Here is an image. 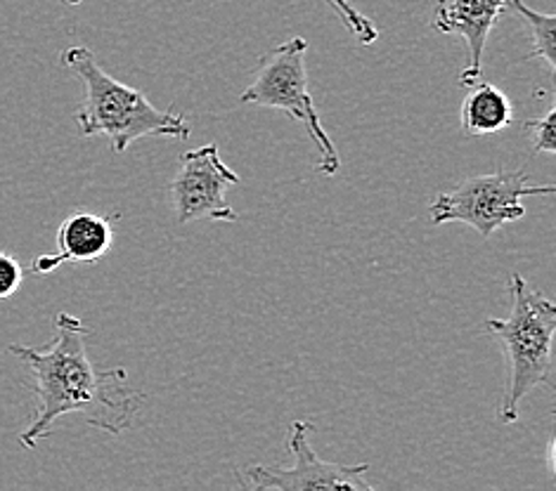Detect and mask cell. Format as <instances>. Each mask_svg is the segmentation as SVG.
I'll use <instances>...</instances> for the list:
<instances>
[{"label": "cell", "instance_id": "6da1fadb", "mask_svg": "<svg viewBox=\"0 0 556 491\" xmlns=\"http://www.w3.org/2000/svg\"><path fill=\"white\" fill-rule=\"evenodd\" d=\"M88 336L90 328L78 316L60 312L50 348L8 345V352L29 366L38 397L34 421L20 435L22 447L34 449L67 414H81L88 426L108 435H122L136 421L144 395L128 383L126 369H102L90 360Z\"/></svg>", "mask_w": 556, "mask_h": 491}, {"label": "cell", "instance_id": "7a4b0ae2", "mask_svg": "<svg viewBox=\"0 0 556 491\" xmlns=\"http://www.w3.org/2000/svg\"><path fill=\"white\" fill-rule=\"evenodd\" d=\"M60 62L86 88L84 104L74 114L84 138H108L114 154H124L140 138H190V124L180 114L156 109L144 92L116 81L86 46L62 50Z\"/></svg>", "mask_w": 556, "mask_h": 491}, {"label": "cell", "instance_id": "3957f363", "mask_svg": "<svg viewBox=\"0 0 556 491\" xmlns=\"http://www.w3.org/2000/svg\"><path fill=\"white\" fill-rule=\"evenodd\" d=\"M511 312L507 320H488L485 331L505 352L509 376L497 418L509 426L521 418V402L528 392L549 385L554 376L556 305L542 290L528 288L521 274L507 282Z\"/></svg>", "mask_w": 556, "mask_h": 491}, {"label": "cell", "instance_id": "277c9868", "mask_svg": "<svg viewBox=\"0 0 556 491\" xmlns=\"http://www.w3.org/2000/svg\"><path fill=\"white\" fill-rule=\"evenodd\" d=\"M306 52L308 41L301 36L289 38L287 43L266 52L256 66L254 78H251V83L240 95V102L256 104V107L280 109L289 118L303 124L311 140L315 142L317 152H320L317 172L332 178L341 168V158L332 138H329V132L320 121V114L315 109V102L308 88Z\"/></svg>", "mask_w": 556, "mask_h": 491}, {"label": "cell", "instance_id": "5b68a950", "mask_svg": "<svg viewBox=\"0 0 556 491\" xmlns=\"http://www.w3.org/2000/svg\"><path fill=\"white\" fill-rule=\"evenodd\" d=\"M540 194H554V184H533L523 170H500L473 176L455 190L441 192L433 198L429 214L433 224L465 222L488 238L505 224L521 220L526 216L523 198Z\"/></svg>", "mask_w": 556, "mask_h": 491}, {"label": "cell", "instance_id": "8992f818", "mask_svg": "<svg viewBox=\"0 0 556 491\" xmlns=\"http://www.w3.org/2000/svg\"><path fill=\"white\" fill-rule=\"evenodd\" d=\"M313 432L311 421H294L289 426L287 449L294 456V466H251L237 470L235 477L240 487L256 491H306V489H346V491H372L365 480L367 466H343V463L323 461L315 454L308 435Z\"/></svg>", "mask_w": 556, "mask_h": 491}, {"label": "cell", "instance_id": "52a82bcc", "mask_svg": "<svg viewBox=\"0 0 556 491\" xmlns=\"http://www.w3.org/2000/svg\"><path fill=\"white\" fill-rule=\"evenodd\" d=\"M240 182V176L228 164H223L216 144L185 152L176 178L170 182V198H174L178 224L197 220L235 222L240 216L228 204L225 192Z\"/></svg>", "mask_w": 556, "mask_h": 491}, {"label": "cell", "instance_id": "ba28073f", "mask_svg": "<svg viewBox=\"0 0 556 491\" xmlns=\"http://www.w3.org/2000/svg\"><path fill=\"white\" fill-rule=\"evenodd\" d=\"M502 12L505 0H435L433 29L462 36L469 50V64L459 76V86L469 88L483 78L485 43Z\"/></svg>", "mask_w": 556, "mask_h": 491}, {"label": "cell", "instance_id": "9c48e42d", "mask_svg": "<svg viewBox=\"0 0 556 491\" xmlns=\"http://www.w3.org/2000/svg\"><path fill=\"white\" fill-rule=\"evenodd\" d=\"M118 216H98L90 210H76L58 228V254H46L31 260V274H50L64 262L92 264L102 260L114 244V222Z\"/></svg>", "mask_w": 556, "mask_h": 491}, {"label": "cell", "instance_id": "30bf717a", "mask_svg": "<svg viewBox=\"0 0 556 491\" xmlns=\"http://www.w3.org/2000/svg\"><path fill=\"white\" fill-rule=\"evenodd\" d=\"M467 90L469 92L459 109V121L465 135H495V132L511 126L514 107L505 92L493 83H485L483 78Z\"/></svg>", "mask_w": 556, "mask_h": 491}, {"label": "cell", "instance_id": "8fae6325", "mask_svg": "<svg viewBox=\"0 0 556 491\" xmlns=\"http://www.w3.org/2000/svg\"><path fill=\"white\" fill-rule=\"evenodd\" d=\"M505 10L514 12L519 17L528 31H531L533 50L528 52L526 60H540L545 64L549 76L556 74V15L552 12H535L528 8L523 0H505Z\"/></svg>", "mask_w": 556, "mask_h": 491}, {"label": "cell", "instance_id": "7c38bea8", "mask_svg": "<svg viewBox=\"0 0 556 491\" xmlns=\"http://www.w3.org/2000/svg\"><path fill=\"white\" fill-rule=\"evenodd\" d=\"M325 3L332 8L334 12H337V17L343 22V26H346V29L355 36V41L357 43H363V46H372L377 38H379V31H377V26L369 22L363 12H357L353 5H351V0H325Z\"/></svg>", "mask_w": 556, "mask_h": 491}, {"label": "cell", "instance_id": "4fadbf2b", "mask_svg": "<svg viewBox=\"0 0 556 491\" xmlns=\"http://www.w3.org/2000/svg\"><path fill=\"white\" fill-rule=\"evenodd\" d=\"M554 121H556V107H554V104L542 116L531 118V121H526V132H528V138H531V144H533V152L535 154H556V128H554Z\"/></svg>", "mask_w": 556, "mask_h": 491}, {"label": "cell", "instance_id": "5bb4252c", "mask_svg": "<svg viewBox=\"0 0 556 491\" xmlns=\"http://www.w3.org/2000/svg\"><path fill=\"white\" fill-rule=\"evenodd\" d=\"M24 284V268L20 260L0 250V300H8L17 294Z\"/></svg>", "mask_w": 556, "mask_h": 491}, {"label": "cell", "instance_id": "9a60e30c", "mask_svg": "<svg viewBox=\"0 0 556 491\" xmlns=\"http://www.w3.org/2000/svg\"><path fill=\"white\" fill-rule=\"evenodd\" d=\"M64 3H67V5H81L84 0H64Z\"/></svg>", "mask_w": 556, "mask_h": 491}]
</instances>
